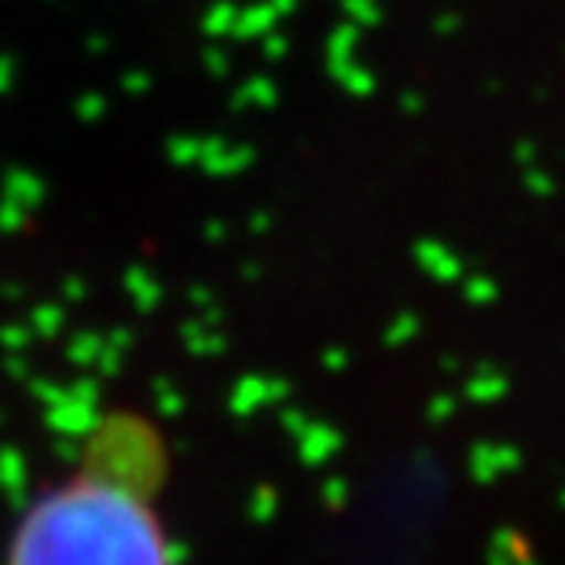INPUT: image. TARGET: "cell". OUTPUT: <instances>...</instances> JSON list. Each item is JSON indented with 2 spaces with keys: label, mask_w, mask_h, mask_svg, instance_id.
Here are the masks:
<instances>
[{
  "label": "cell",
  "mask_w": 565,
  "mask_h": 565,
  "mask_svg": "<svg viewBox=\"0 0 565 565\" xmlns=\"http://www.w3.org/2000/svg\"><path fill=\"white\" fill-rule=\"evenodd\" d=\"M143 423L107 426V445L44 489L19 514L4 565H177L173 536L154 507Z\"/></svg>",
  "instance_id": "obj_1"
}]
</instances>
